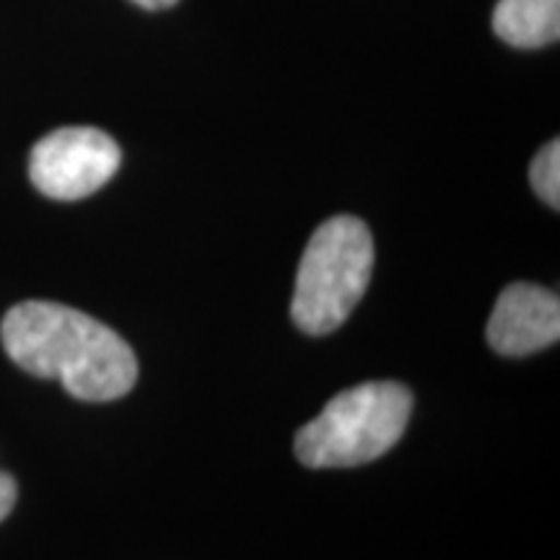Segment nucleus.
Returning a JSON list of instances; mask_svg holds the SVG:
<instances>
[{
    "mask_svg": "<svg viewBox=\"0 0 560 560\" xmlns=\"http://www.w3.org/2000/svg\"><path fill=\"white\" fill-rule=\"evenodd\" d=\"M5 353L39 380H58L83 402L128 395L138 380V359L115 330L55 301H24L3 317Z\"/></svg>",
    "mask_w": 560,
    "mask_h": 560,
    "instance_id": "f257e3e1",
    "label": "nucleus"
},
{
    "mask_svg": "<svg viewBox=\"0 0 560 560\" xmlns=\"http://www.w3.org/2000/svg\"><path fill=\"white\" fill-rule=\"evenodd\" d=\"M412 395L397 382H366L340 392L296 433V457L312 470L380 459L408 429Z\"/></svg>",
    "mask_w": 560,
    "mask_h": 560,
    "instance_id": "f03ea898",
    "label": "nucleus"
},
{
    "mask_svg": "<svg viewBox=\"0 0 560 560\" xmlns=\"http://www.w3.org/2000/svg\"><path fill=\"white\" fill-rule=\"evenodd\" d=\"M374 240L353 215H335L314 231L299 262L291 317L306 335H330L369 289Z\"/></svg>",
    "mask_w": 560,
    "mask_h": 560,
    "instance_id": "7ed1b4c3",
    "label": "nucleus"
},
{
    "mask_svg": "<svg viewBox=\"0 0 560 560\" xmlns=\"http://www.w3.org/2000/svg\"><path fill=\"white\" fill-rule=\"evenodd\" d=\"M120 170V145L104 130L60 128L39 140L30 156V177L52 200H81L102 190Z\"/></svg>",
    "mask_w": 560,
    "mask_h": 560,
    "instance_id": "20e7f679",
    "label": "nucleus"
},
{
    "mask_svg": "<svg viewBox=\"0 0 560 560\" xmlns=\"http://www.w3.org/2000/svg\"><path fill=\"white\" fill-rule=\"evenodd\" d=\"M560 338V301L532 283H514L495 301L488 342L501 355H529Z\"/></svg>",
    "mask_w": 560,
    "mask_h": 560,
    "instance_id": "39448f33",
    "label": "nucleus"
},
{
    "mask_svg": "<svg viewBox=\"0 0 560 560\" xmlns=\"http://www.w3.org/2000/svg\"><path fill=\"white\" fill-rule=\"evenodd\" d=\"M493 32L522 50L548 47L560 37V0H499Z\"/></svg>",
    "mask_w": 560,
    "mask_h": 560,
    "instance_id": "423d86ee",
    "label": "nucleus"
},
{
    "mask_svg": "<svg viewBox=\"0 0 560 560\" xmlns=\"http://www.w3.org/2000/svg\"><path fill=\"white\" fill-rule=\"evenodd\" d=\"M529 179L535 192L548 202L550 208H560V143L550 140L548 145H542V151L537 153L535 161L529 166Z\"/></svg>",
    "mask_w": 560,
    "mask_h": 560,
    "instance_id": "0eeeda50",
    "label": "nucleus"
},
{
    "mask_svg": "<svg viewBox=\"0 0 560 560\" xmlns=\"http://www.w3.org/2000/svg\"><path fill=\"white\" fill-rule=\"evenodd\" d=\"M13 503H16V482L11 475L0 472V522L11 514Z\"/></svg>",
    "mask_w": 560,
    "mask_h": 560,
    "instance_id": "6e6552de",
    "label": "nucleus"
},
{
    "mask_svg": "<svg viewBox=\"0 0 560 560\" xmlns=\"http://www.w3.org/2000/svg\"><path fill=\"white\" fill-rule=\"evenodd\" d=\"M138 3L140 9H149V11H161V9H170V5L177 3V0H132Z\"/></svg>",
    "mask_w": 560,
    "mask_h": 560,
    "instance_id": "1a4fd4ad",
    "label": "nucleus"
}]
</instances>
